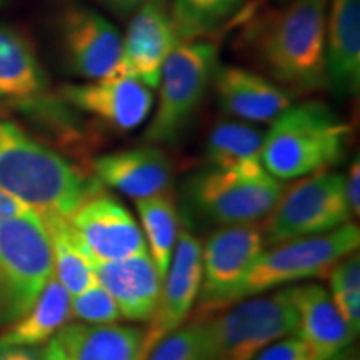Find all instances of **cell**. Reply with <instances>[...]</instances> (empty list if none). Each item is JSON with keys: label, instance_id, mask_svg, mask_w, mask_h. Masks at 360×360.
<instances>
[{"label": "cell", "instance_id": "obj_16", "mask_svg": "<svg viewBox=\"0 0 360 360\" xmlns=\"http://www.w3.org/2000/svg\"><path fill=\"white\" fill-rule=\"evenodd\" d=\"M289 290L297 312V335L314 360H328L352 345L357 332L342 317L327 289L304 283Z\"/></svg>", "mask_w": 360, "mask_h": 360}, {"label": "cell", "instance_id": "obj_26", "mask_svg": "<svg viewBox=\"0 0 360 360\" xmlns=\"http://www.w3.org/2000/svg\"><path fill=\"white\" fill-rule=\"evenodd\" d=\"M42 222L51 240L53 276L70 297L97 285L96 270L72 236L69 217H45Z\"/></svg>", "mask_w": 360, "mask_h": 360}, {"label": "cell", "instance_id": "obj_37", "mask_svg": "<svg viewBox=\"0 0 360 360\" xmlns=\"http://www.w3.org/2000/svg\"><path fill=\"white\" fill-rule=\"evenodd\" d=\"M328 360H360V359H359L357 349H354L352 345H350V347H347L345 350H342L340 354L334 355V357L328 359Z\"/></svg>", "mask_w": 360, "mask_h": 360}, {"label": "cell", "instance_id": "obj_19", "mask_svg": "<svg viewBox=\"0 0 360 360\" xmlns=\"http://www.w3.org/2000/svg\"><path fill=\"white\" fill-rule=\"evenodd\" d=\"M96 179L139 200L170 188L174 179L169 157L157 147H141L97 157L92 164Z\"/></svg>", "mask_w": 360, "mask_h": 360}, {"label": "cell", "instance_id": "obj_3", "mask_svg": "<svg viewBox=\"0 0 360 360\" xmlns=\"http://www.w3.org/2000/svg\"><path fill=\"white\" fill-rule=\"evenodd\" d=\"M349 139V125L323 102L290 103L264 134V167L282 182L323 172L342 162Z\"/></svg>", "mask_w": 360, "mask_h": 360}, {"label": "cell", "instance_id": "obj_13", "mask_svg": "<svg viewBox=\"0 0 360 360\" xmlns=\"http://www.w3.org/2000/svg\"><path fill=\"white\" fill-rule=\"evenodd\" d=\"M177 44L179 39L165 0H143L130 19L127 34L122 39V57L115 74L129 75L155 89L162 65Z\"/></svg>", "mask_w": 360, "mask_h": 360}, {"label": "cell", "instance_id": "obj_12", "mask_svg": "<svg viewBox=\"0 0 360 360\" xmlns=\"http://www.w3.org/2000/svg\"><path fill=\"white\" fill-rule=\"evenodd\" d=\"M202 282V244L187 229H180L169 270L162 281L159 300L143 327L141 360L159 342L187 322L199 299Z\"/></svg>", "mask_w": 360, "mask_h": 360}, {"label": "cell", "instance_id": "obj_39", "mask_svg": "<svg viewBox=\"0 0 360 360\" xmlns=\"http://www.w3.org/2000/svg\"><path fill=\"white\" fill-rule=\"evenodd\" d=\"M281 2H287V0H281Z\"/></svg>", "mask_w": 360, "mask_h": 360}, {"label": "cell", "instance_id": "obj_1", "mask_svg": "<svg viewBox=\"0 0 360 360\" xmlns=\"http://www.w3.org/2000/svg\"><path fill=\"white\" fill-rule=\"evenodd\" d=\"M328 0H287L249 30V42L272 79L292 92L327 87L326 22Z\"/></svg>", "mask_w": 360, "mask_h": 360}, {"label": "cell", "instance_id": "obj_20", "mask_svg": "<svg viewBox=\"0 0 360 360\" xmlns=\"http://www.w3.org/2000/svg\"><path fill=\"white\" fill-rule=\"evenodd\" d=\"M212 82L220 107L245 122H272L292 103L285 89L242 67L219 65Z\"/></svg>", "mask_w": 360, "mask_h": 360}, {"label": "cell", "instance_id": "obj_27", "mask_svg": "<svg viewBox=\"0 0 360 360\" xmlns=\"http://www.w3.org/2000/svg\"><path fill=\"white\" fill-rule=\"evenodd\" d=\"M242 6V0H174L170 19L179 42H193L222 27Z\"/></svg>", "mask_w": 360, "mask_h": 360}, {"label": "cell", "instance_id": "obj_8", "mask_svg": "<svg viewBox=\"0 0 360 360\" xmlns=\"http://www.w3.org/2000/svg\"><path fill=\"white\" fill-rule=\"evenodd\" d=\"M283 191L282 180L269 172L240 174L209 167L192 175L186 186V197L197 217L227 227L265 219Z\"/></svg>", "mask_w": 360, "mask_h": 360}, {"label": "cell", "instance_id": "obj_11", "mask_svg": "<svg viewBox=\"0 0 360 360\" xmlns=\"http://www.w3.org/2000/svg\"><path fill=\"white\" fill-rule=\"evenodd\" d=\"M69 225L79 249L92 265L148 252L134 215L101 188L72 212Z\"/></svg>", "mask_w": 360, "mask_h": 360}, {"label": "cell", "instance_id": "obj_34", "mask_svg": "<svg viewBox=\"0 0 360 360\" xmlns=\"http://www.w3.org/2000/svg\"><path fill=\"white\" fill-rule=\"evenodd\" d=\"M0 360H42V350L37 347L0 345Z\"/></svg>", "mask_w": 360, "mask_h": 360}, {"label": "cell", "instance_id": "obj_25", "mask_svg": "<svg viewBox=\"0 0 360 360\" xmlns=\"http://www.w3.org/2000/svg\"><path fill=\"white\" fill-rule=\"evenodd\" d=\"M135 202L146 244L162 281L167 274L180 232V215L172 192L165 191Z\"/></svg>", "mask_w": 360, "mask_h": 360}, {"label": "cell", "instance_id": "obj_36", "mask_svg": "<svg viewBox=\"0 0 360 360\" xmlns=\"http://www.w3.org/2000/svg\"><path fill=\"white\" fill-rule=\"evenodd\" d=\"M42 360H65L64 355L58 352V349L52 342H47V347L42 350Z\"/></svg>", "mask_w": 360, "mask_h": 360}, {"label": "cell", "instance_id": "obj_2", "mask_svg": "<svg viewBox=\"0 0 360 360\" xmlns=\"http://www.w3.org/2000/svg\"><path fill=\"white\" fill-rule=\"evenodd\" d=\"M0 188L24 202L40 219L70 217L101 182L87 179L64 157L0 120Z\"/></svg>", "mask_w": 360, "mask_h": 360}, {"label": "cell", "instance_id": "obj_28", "mask_svg": "<svg viewBox=\"0 0 360 360\" xmlns=\"http://www.w3.org/2000/svg\"><path fill=\"white\" fill-rule=\"evenodd\" d=\"M337 310L359 334L360 328V257L359 252L345 255L327 274Z\"/></svg>", "mask_w": 360, "mask_h": 360}, {"label": "cell", "instance_id": "obj_10", "mask_svg": "<svg viewBox=\"0 0 360 360\" xmlns=\"http://www.w3.org/2000/svg\"><path fill=\"white\" fill-rule=\"evenodd\" d=\"M264 233L255 224L227 225L215 231L202 247L199 315L232 304L233 295L265 249Z\"/></svg>", "mask_w": 360, "mask_h": 360}, {"label": "cell", "instance_id": "obj_29", "mask_svg": "<svg viewBox=\"0 0 360 360\" xmlns=\"http://www.w3.org/2000/svg\"><path fill=\"white\" fill-rule=\"evenodd\" d=\"M207 354L209 327L207 319L200 317L164 337L146 360H207Z\"/></svg>", "mask_w": 360, "mask_h": 360}, {"label": "cell", "instance_id": "obj_35", "mask_svg": "<svg viewBox=\"0 0 360 360\" xmlns=\"http://www.w3.org/2000/svg\"><path fill=\"white\" fill-rule=\"evenodd\" d=\"M101 2H103L107 7H110L115 12L130 13L137 11V7L141 6L143 0H101Z\"/></svg>", "mask_w": 360, "mask_h": 360}, {"label": "cell", "instance_id": "obj_17", "mask_svg": "<svg viewBox=\"0 0 360 360\" xmlns=\"http://www.w3.org/2000/svg\"><path fill=\"white\" fill-rule=\"evenodd\" d=\"M94 270L124 321L148 322L162 289V277L148 252L96 264Z\"/></svg>", "mask_w": 360, "mask_h": 360}, {"label": "cell", "instance_id": "obj_32", "mask_svg": "<svg viewBox=\"0 0 360 360\" xmlns=\"http://www.w3.org/2000/svg\"><path fill=\"white\" fill-rule=\"evenodd\" d=\"M345 193L352 217H359L360 214V164L355 159L350 165L347 175H345Z\"/></svg>", "mask_w": 360, "mask_h": 360}, {"label": "cell", "instance_id": "obj_5", "mask_svg": "<svg viewBox=\"0 0 360 360\" xmlns=\"http://www.w3.org/2000/svg\"><path fill=\"white\" fill-rule=\"evenodd\" d=\"M207 360H252L278 339L297 334V312L290 290L237 300L207 319Z\"/></svg>", "mask_w": 360, "mask_h": 360}, {"label": "cell", "instance_id": "obj_4", "mask_svg": "<svg viewBox=\"0 0 360 360\" xmlns=\"http://www.w3.org/2000/svg\"><path fill=\"white\" fill-rule=\"evenodd\" d=\"M52 274L51 240L37 214L0 222V328L30 309Z\"/></svg>", "mask_w": 360, "mask_h": 360}, {"label": "cell", "instance_id": "obj_18", "mask_svg": "<svg viewBox=\"0 0 360 360\" xmlns=\"http://www.w3.org/2000/svg\"><path fill=\"white\" fill-rule=\"evenodd\" d=\"M326 77L337 98L360 89V0H330L326 22Z\"/></svg>", "mask_w": 360, "mask_h": 360}, {"label": "cell", "instance_id": "obj_31", "mask_svg": "<svg viewBox=\"0 0 360 360\" xmlns=\"http://www.w3.org/2000/svg\"><path fill=\"white\" fill-rule=\"evenodd\" d=\"M252 360H314V357L305 342L294 334L276 340Z\"/></svg>", "mask_w": 360, "mask_h": 360}, {"label": "cell", "instance_id": "obj_33", "mask_svg": "<svg viewBox=\"0 0 360 360\" xmlns=\"http://www.w3.org/2000/svg\"><path fill=\"white\" fill-rule=\"evenodd\" d=\"M29 212H34V210L30 207H27L22 200L17 199V197H13L12 193L0 188V222Z\"/></svg>", "mask_w": 360, "mask_h": 360}, {"label": "cell", "instance_id": "obj_24", "mask_svg": "<svg viewBox=\"0 0 360 360\" xmlns=\"http://www.w3.org/2000/svg\"><path fill=\"white\" fill-rule=\"evenodd\" d=\"M45 75L32 45L12 27L0 24V97L30 98L42 92Z\"/></svg>", "mask_w": 360, "mask_h": 360}, {"label": "cell", "instance_id": "obj_6", "mask_svg": "<svg viewBox=\"0 0 360 360\" xmlns=\"http://www.w3.org/2000/svg\"><path fill=\"white\" fill-rule=\"evenodd\" d=\"M360 231L347 222L334 231L265 247L233 295V302L265 294L285 283L327 277L328 270L345 255L359 250Z\"/></svg>", "mask_w": 360, "mask_h": 360}, {"label": "cell", "instance_id": "obj_7", "mask_svg": "<svg viewBox=\"0 0 360 360\" xmlns=\"http://www.w3.org/2000/svg\"><path fill=\"white\" fill-rule=\"evenodd\" d=\"M217 47L209 42H179L162 65L159 101L146 130V142L174 143L204 101L217 70Z\"/></svg>", "mask_w": 360, "mask_h": 360}, {"label": "cell", "instance_id": "obj_22", "mask_svg": "<svg viewBox=\"0 0 360 360\" xmlns=\"http://www.w3.org/2000/svg\"><path fill=\"white\" fill-rule=\"evenodd\" d=\"M70 321V294L52 274L30 309L4 328L0 345L39 347L47 344Z\"/></svg>", "mask_w": 360, "mask_h": 360}, {"label": "cell", "instance_id": "obj_14", "mask_svg": "<svg viewBox=\"0 0 360 360\" xmlns=\"http://www.w3.org/2000/svg\"><path fill=\"white\" fill-rule=\"evenodd\" d=\"M62 42L72 70L87 80L115 74L122 37L110 20L89 7H70L62 19Z\"/></svg>", "mask_w": 360, "mask_h": 360}, {"label": "cell", "instance_id": "obj_38", "mask_svg": "<svg viewBox=\"0 0 360 360\" xmlns=\"http://www.w3.org/2000/svg\"><path fill=\"white\" fill-rule=\"evenodd\" d=\"M4 2H6V0H0V6H2V4H4Z\"/></svg>", "mask_w": 360, "mask_h": 360}, {"label": "cell", "instance_id": "obj_23", "mask_svg": "<svg viewBox=\"0 0 360 360\" xmlns=\"http://www.w3.org/2000/svg\"><path fill=\"white\" fill-rule=\"evenodd\" d=\"M264 132L247 122H219L210 130L205 154L214 169L240 174L267 172L262 162Z\"/></svg>", "mask_w": 360, "mask_h": 360}, {"label": "cell", "instance_id": "obj_21", "mask_svg": "<svg viewBox=\"0 0 360 360\" xmlns=\"http://www.w3.org/2000/svg\"><path fill=\"white\" fill-rule=\"evenodd\" d=\"M65 360H141L143 327L125 323H65L51 340Z\"/></svg>", "mask_w": 360, "mask_h": 360}, {"label": "cell", "instance_id": "obj_15", "mask_svg": "<svg viewBox=\"0 0 360 360\" xmlns=\"http://www.w3.org/2000/svg\"><path fill=\"white\" fill-rule=\"evenodd\" d=\"M62 96L79 110L87 112L122 132L146 122L154 105L150 87L120 74L89 80L87 84L65 85Z\"/></svg>", "mask_w": 360, "mask_h": 360}, {"label": "cell", "instance_id": "obj_9", "mask_svg": "<svg viewBox=\"0 0 360 360\" xmlns=\"http://www.w3.org/2000/svg\"><path fill=\"white\" fill-rule=\"evenodd\" d=\"M350 219L345 175L323 170L302 177L289 191H283L260 231L265 245H276L330 232Z\"/></svg>", "mask_w": 360, "mask_h": 360}, {"label": "cell", "instance_id": "obj_30", "mask_svg": "<svg viewBox=\"0 0 360 360\" xmlns=\"http://www.w3.org/2000/svg\"><path fill=\"white\" fill-rule=\"evenodd\" d=\"M72 319L85 323H112L122 321L119 309L101 283L70 297Z\"/></svg>", "mask_w": 360, "mask_h": 360}]
</instances>
